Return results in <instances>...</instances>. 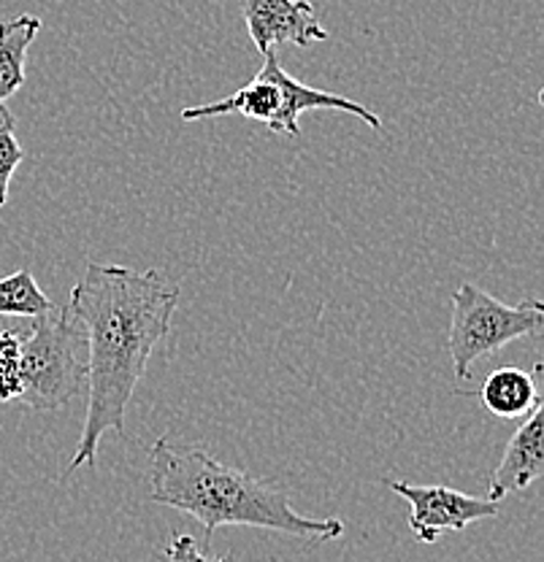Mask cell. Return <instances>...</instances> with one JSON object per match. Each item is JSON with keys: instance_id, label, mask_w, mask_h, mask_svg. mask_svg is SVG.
<instances>
[{"instance_id": "obj_1", "label": "cell", "mask_w": 544, "mask_h": 562, "mask_svg": "<svg viewBox=\"0 0 544 562\" xmlns=\"http://www.w3.org/2000/svg\"><path fill=\"white\" fill-rule=\"evenodd\" d=\"M68 308L85 327L87 414L66 476L96 465L107 432L125 436V414L152 351L171 333L179 286L160 271L87 262Z\"/></svg>"}, {"instance_id": "obj_2", "label": "cell", "mask_w": 544, "mask_h": 562, "mask_svg": "<svg viewBox=\"0 0 544 562\" xmlns=\"http://www.w3.org/2000/svg\"><path fill=\"white\" fill-rule=\"evenodd\" d=\"M149 497L198 519L209 538L218 527H260L301 541H333L344 532L342 519L298 514L271 484L214 460L207 449L179 447L166 436L149 449Z\"/></svg>"}, {"instance_id": "obj_3", "label": "cell", "mask_w": 544, "mask_h": 562, "mask_svg": "<svg viewBox=\"0 0 544 562\" xmlns=\"http://www.w3.org/2000/svg\"><path fill=\"white\" fill-rule=\"evenodd\" d=\"M318 109L353 114L366 122V125H371L374 131L382 125V120L363 103L349 101V98L336 95V92H323L318 90V87H309L303 85V81H298L296 76H290L288 70L279 66L277 52L263 55V68L257 70L255 79L249 81V85H244L242 90L222 98V101L181 109V120L196 122L238 114L247 116V120L260 122V125H266L271 133L298 136V133H301V125H298L301 114Z\"/></svg>"}, {"instance_id": "obj_4", "label": "cell", "mask_w": 544, "mask_h": 562, "mask_svg": "<svg viewBox=\"0 0 544 562\" xmlns=\"http://www.w3.org/2000/svg\"><path fill=\"white\" fill-rule=\"evenodd\" d=\"M85 347V327L68 306L33 319L31 333L20 341V395L33 412H57L85 392L87 362L79 357Z\"/></svg>"}, {"instance_id": "obj_5", "label": "cell", "mask_w": 544, "mask_h": 562, "mask_svg": "<svg viewBox=\"0 0 544 562\" xmlns=\"http://www.w3.org/2000/svg\"><path fill=\"white\" fill-rule=\"evenodd\" d=\"M544 325V303L540 297L509 306L482 286L464 281L453 292V322H449L447 349L458 379L471 376V366L493 351L504 349L518 338L534 336Z\"/></svg>"}, {"instance_id": "obj_6", "label": "cell", "mask_w": 544, "mask_h": 562, "mask_svg": "<svg viewBox=\"0 0 544 562\" xmlns=\"http://www.w3.org/2000/svg\"><path fill=\"white\" fill-rule=\"evenodd\" d=\"M388 487L409 503L407 522L420 543H436L444 532H460L471 522L493 519L501 514V503L466 495L444 484L388 482Z\"/></svg>"}, {"instance_id": "obj_7", "label": "cell", "mask_w": 544, "mask_h": 562, "mask_svg": "<svg viewBox=\"0 0 544 562\" xmlns=\"http://www.w3.org/2000/svg\"><path fill=\"white\" fill-rule=\"evenodd\" d=\"M242 16L260 55L277 46H309L327 41L309 0H242Z\"/></svg>"}, {"instance_id": "obj_8", "label": "cell", "mask_w": 544, "mask_h": 562, "mask_svg": "<svg viewBox=\"0 0 544 562\" xmlns=\"http://www.w3.org/2000/svg\"><path fill=\"white\" fill-rule=\"evenodd\" d=\"M544 473V408L536 406L514 436L509 438L504 457L490 476L488 501L501 503L512 492H523Z\"/></svg>"}, {"instance_id": "obj_9", "label": "cell", "mask_w": 544, "mask_h": 562, "mask_svg": "<svg viewBox=\"0 0 544 562\" xmlns=\"http://www.w3.org/2000/svg\"><path fill=\"white\" fill-rule=\"evenodd\" d=\"M540 376L542 362H536L531 371L518 366H501L488 373V379L479 386V401L493 417L525 419L536 406H542Z\"/></svg>"}, {"instance_id": "obj_10", "label": "cell", "mask_w": 544, "mask_h": 562, "mask_svg": "<svg viewBox=\"0 0 544 562\" xmlns=\"http://www.w3.org/2000/svg\"><path fill=\"white\" fill-rule=\"evenodd\" d=\"M41 33V20L33 14H20L0 22V105L25 87L27 49Z\"/></svg>"}, {"instance_id": "obj_11", "label": "cell", "mask_w": 544, "mask_h": 562, "mask_svg": "<svg viewBox=\"0 0 544 562\" xmlns=\"http://www.w3.org/2000/svg\"><path fill=\"white\" fill-rule=\"evenodd\" d=\"M55 303L41 292L36 277L27 268L0 279V316H36L52 312Z\"/></svg>"}, {"instance_id": "obj_12", "label": "cell", "mask_w": 544, "mask_h": 562, "mask_svg": "<svg viewBox=\"0 0 544 562\" xmlns=\"http://www.w3.org/2000/svg\"><path fill=\"white\" fill-rule=\"evenodd\" d=\"M22 160H25V149L16 140V120L5 105H0V209L9 203L11 179Z\"/></svg>"}, {"instance_id": "obj_13", "label": "cell", "mask_w": 544, "mask_h": 562, "mask_svg": "<svg viewBox=\"0 0 544 562\" xmlns=\"http://www.w3.org/2000/svg\"><path fill=\"white\" fill-rule=\"evenodd\" d=\"M20 341L16 330L0 333V403L16 401L20 395Z\"/></svg>"}, {"instance_id": "obj_14", "label": "cell", "mask_w": 544, "mask_h": 562, "mask_svg": "<svg viewBox=\"0 0 544 562\" xmlns=\"http://www.w3.org/2000/svg\"><path fill=\"white\" fill-rule=\"evenodd\" d=\"M163 562H233V560H220L212 558L207 549L198 547L196 538L190 532H181V536H174L171 543L163 552Z\"/></svg>"}]
</instances>
